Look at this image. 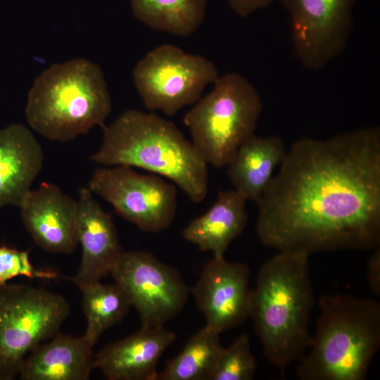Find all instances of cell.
Instances as JSON below:
<instances>
[{
    "label": "cell",
    "instance_id": "1",
    "mask_svg": "<svg viewBox=\"0 0 380 380\" xmlns=\"http://www.w3.org/2000/svg\"><path fill=\"white\" fill-rule=\"evenodd\" d=\"M256 203L258 238L278 251L380 246L379 127L298 139Z\"/></svg>",
    "mask_w": 380,
    "mask_h": 380
},
{
    "label": "cell",
    "instance_id": "2",
    "mask_svg": "<svg viewBox=\"0 0 380 380\" xmlns=\"http://www.w3.org/2000/svg\"><path fill=\"white\" fill-rule=\"evenodd\" d=\"M308 257L279 251L260 267L251 290L249 317L264 355L282 371L300 360L312 341L308 327L314 294Z\"/></svg>",
    "mask_w": 380,
    "mask_h": 380
},
{
    "label": "cell",
    "instance_id": "3",
    "mask_svg": "<svg viewBox=\"0 0 380 380\" xmlns=\"http://www.w3.org/2000/svg\"><path fill=\"white\" fill-rule=\"evenodd\" d=\"M103 127L101 145L90 156L93 162L143 169L170 179L194 203L205 199L208 164L173 122L132 109Z\"/></svg>",
    "mask_w": 380,
    "mask_h": 380
},
{
    "label": "cell",
    "instance_id": "4",
    "mask_svg": "<svg viewBox=\"0 0 380 380\" xmlns=\"http://www.w3.org/2000/svg\"><path fill=\"white\" fill-rule=\"evenodd\" d=\"M310 350L298 361L301 380H363L380 347V303L348 294L319 298Z\"/></svg>",
    "mask_w": 380,
    "mask_h": 380
},
{
    "label": "cell",
    "instance_id": "5",
    "mask_svg": "<svg viewBox=\"0 0 380 380\" xmlns=\"http://www.w3.org/2000/svg\"><path fill=\"white\" fill-rule=\"evenodd\" d=\"M111 99L100 67L84 58L53 64L30 89L25 107L29 125L47 139L66 142L103 127Z\"/></svg>",
    "mask_w": 380,
    "mask_h": 380
},
{
    "label": "cell",
    "instance_id": "6",
    "mask_svg": "<svg viewBox=\"0 0 380 380\" xmlns=\"http://www.w3.org/2000/svg\"><path fill=\"white\" fill-rule=\"evenodd\" d=\"M213 84V90L186 113L183 122L207 164L221 168L254 134L262 103L255 87L237 72L218 77Z\"/></svg>",
    "mask_w": 380,
    "mask_h": 380
},
{
    "label": "cell",
    "instance_id": "7",
    "mask_svg": "<svg viewBox=\"0 0 380 380\" xmlns=\"http://www.w3.org/2000/svg\"><path fill=\"white\" fill-rule=\"evenodd\" d=\"M70 312L61 294L27 284L0 286V380L18 376L25 357L59 332Z\"/></svg>",
    "mask_w": 380,
    "mask_h": 380
},
{
    "label": "cell",
    "instance_id": "8",
    "mask_svg": "<svg viewBox=\"0 0 380 380\" xmlns=\"http://www.w3.org/2000/svg\"><path fill=\"white\" fill-rule=\"evenodd\" d=\"M216 65L200 55L163 44L149 51L133 70L136 88L148 110L172 116L197 102L218 77Z\"/></svg>",
    "mask_w": 380,
    "mask_h": 380
},
{
    "label": "cell",
    "instance_id": "9",
    "mask_svg": "<svg viewBox=\"0 0 380 380\" xmlns=\"http://www.w3.org/2000/svg\"><path fill=\"white\" fill-rule=\"evenodd\" d=\"M87 187L144 232L163 231L175 219L177 187L158 175L139 174L128 166H106L94 172Z\"/></svg>",
    "mask_w": 380,
    "mask_h": 380
},
{
    "label": "cell",
    "instance_id": "10",
    "mask_svg": "<svg viewBox=\"0 0 380 380\" xmlns=\"http://www.w3.org/2000/svg\"><path fill=\"white\" fill-rule=\"evenodd\" d=\"M110 274L128 296L142 325L163 326L187 301L190 289L178 271L148 252L123 251Z\"/></svg>",
    "mask_w": 380,
    "mask_h": 380
},
{
    "label": "cell",
    "instance_id": "11",
    "mask_svg": "<svg viewBox=\"0 0 380 380\" xmlns=\"http://www.w3.org/2000/svg\"><path fill=\"white\" fill-rule=\"evenodd\" d=\"M291 18L295 53L307 69L324 68L345 48L357 0H281Z\"/></svg>",
    "mask_w": 380,
    "mask_h": 380
},
{
    "label": "cell",
    "instance_id": "12",
    "mask_svg": "<svg viewBox=\"0 0 380 380\" xmlns=\"http://www.w3.org/2000/svg\"><path fill=\"white\" fill-rule=\"evenodd\" d=\"M249 277L245 263L229 262L224 257L208 261L191 289L206 326L220 334L249 317Z\"/></svg>",
    "mask_w": 380,
    "mask_h": 380
},
{
    "label": "cell",
    "instance_id": "13",
    "mask_svg": "<svg viewBox=\"0 0 380 380\" xmlns=\"http://www.w3.org/2000/svg\"><path fill=\"white\" fill-rule=\"evenodd\" d=\"M19 208L25 229L42 249L70 254L77 248L78 202L59 186L42 183L27 193Z\"/></svg>",
    "mask_w": 380,
    "mask_h": 380
},
{
    "label": "cell",
    "instance_id": "14",
    "mask_svg": "<svg viewBox=\"0 0 380 380\" xmlns=\"http://www.w3.org/2000/svg\"><path fill=\"white\" fill-rule=\"evenodd\" d=\"M93 194L88 187L79 190L77 239L82 256L77 272L70 279L80 291L110 274L123 252L112 216Z\"/></svg>",
    "mask_w": 380,
    "mask_h": 380
},
{
    "label": "cell",
    "instance_id": "15",
    "mask_svg": "<svg viewBox=\"0 0 380 380\" xmlns=\"http://www.w3.org/2000/svg\"><path fill=\"white\" fill-rule=\"evenodd\" d=\"M175 332L163 326H146L110 343L94 355V368L109 380H156L163 352L175 341Z\"/></svg>",
    "mask_w": 380,
    "mask_h": 380
},
{
    "label": "cell",
    "instance_id": "16",
    "mask_svg": "<svg viewBox=\"0 0 380 380\" xmlns=\"http://www.w3.org/2000/svg\"><path fill=\"white\" fill-rule=\"evenodd\" d=\"M42 146L22 123L0 129V209L20 207L44 164Z\"/></svg>",
    "mask_w": 380,
    "mask_h": 380
},
{
    "label": "cell",
    "instance_id": "17",
    "mask_svg": "<svg viewBox=\"0 0 380 380\" xmlns=\"http://www.w3.org/2000/svg\"><path fill=\"white\" fill-rule=\"evenodd\" d=\"M93 348L84 336L59 331L25 357L18 376L23 380H87L95 369Z\"/></svg>",
    "mask_w": 380,
    "mask_h": 380
},
{
    "label": "cell",
    "instance_id": "18",
    "mask_svg": "<svg viewBox=\"0 0 380 380\" xmlns=\"http://www.w3.org/2000/svg\"><path fill=\"white\" fill-rule=\"evenodd\" d=\"M246 201L234 189L220 191L209 210L186 226L183 237L201 251L211 252L215 258L224 257L247 224Z\"/></svg>",
    "mask_w": 380,
    "mask_h": 380
},
{
    "label": "cell",
    "instance_id": "19",
    "mask_svg": "<svg viewBox=\"0 0 380 380\" xmlns=\"http://www.w3.org/2000/svg\"><path fill=\"white\" fill-rule=\"evenodd\" d=\"M286 152L282 139L276 136L253 134L246 139L227 166L234 189L246 201L257 203Z\"/></svg>",
    "mask_w": 380,
    "mask_h": 380
},
{
    "label": "cell",
    "instance_id": "20",
    "mask_svg": "<svg viewBox=\"0 0 380 380\" xmlns=\"http://www.w3.org/2000/svg\"><path fill=\"white\" fill-rule=\"evenodd\" d=\"M134 16L149 27L185 37L202 23L207 0H130Z\"/></svg>",
    "mask_w": 380,
    "mask_h": 380
},
{
    "label": "cell",
    "instance_id": "21",
    "mask_svg": "<svg viewBox=\"0 0 380 380\" xmlns=\"http://www.w3.org/2000/svg\"><path fill=\"white\" fill-rule=\"evenodd\" d=\"M220 333L208 326L193 334L181 353L158 372L156 380H212L222 349Z\"/></svg>",
    "mask_w": 380,
    "mask_h": 380
},
{
    "label": "cell",
    "instance_id": "22",
    "mask_svg": "<svg viewBox=\"0 0 380 380\" xmlns=\"http://www.w3.org/2000/svg\"><path fill=\"white\" fill-rule=\"evenodd\" d=\"M81 291L82 310L87 320L83 336L94 346L105 331L122 320L132 305L124 289L115 281L110 284L99 281Z\"/></svg>",
    "mask_w": 380,
    "mask_h": 380
},
{
    "label": "cell",
    "instance_id": "23",
    "mask_svg": "<svg viewBox=\"0 0 380 380\" xmlns=\"http://www.w3.org/2000/svg\"><path fill=\"white\" fill-rule=\"evenodd\" d=\"M256 371L247 334L240 335L228 348H222L212 380H251Z\"/></svg>",
    "mask_w": 380,
    "mask_h": 380
},
{
    "label": "cell",
    "instance_id": "24",
    "mask_svg": "<svg viewBox=\"0 0 380 380\" xmlns=\"http://www.w3.org/2000/svg\"><path fill=\"white\" fill-rule=\"evenodd\" d=\"M17 277L53 279L59 276L54 271L34 267L30 261L28 251L6 246H0V286Z\"/></svg>",
    "mask_w": 380,
    "mask_h": 380
},
{
    "label": "cell",
    "instance_id": "25",
    "mask_svg": "<svg viewBox=\"0 0 380 380\" xmlns=\"http://www.w3.org/2000/svg\"><path fill=\"white\" fill-rule=\"evenodd\" d=\"M367 279L371 291L375 295L380 294V247L374 248L369 256L367 267Z\"/></svg>",
    "mask_w": 380,
    "mask_h": 380
},
{
    "label": "cell",
    "instance_id": "26",
    "mask_svg": "<svg viewBox=\"0 0 380 380\" xmlns=\"http://www.w3.org/2000/svg\"><path fill=\"white\" fill-rule=\"evenodd\" d=\"M231 8L241 17L268 6L274 0H227Z\"/></svg>",
    "mask_w": 380,
    "mask_h": 380
}]
</instances>
